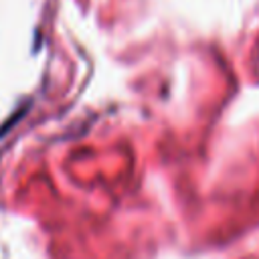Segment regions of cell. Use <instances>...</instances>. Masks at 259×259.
Segmentation results:
<instances>
[{"mask_svg": "<svg viewBox=\"0 0 259 259\" xmlns=\"http://www.w3.org/2000/svg\"><path fill=\"white\" fill-rule=\"evenodd\" d=\"M30 105H32V101H30V99H28L26 103L22 101V103H20V105H18V107H16V109H14V111H12V113H10V115L0 123V138H2L4 134H8V132H10V130H12V127H14V125H16V123L26 115V111L30 109Z\"/></svg>", "mask_w": 259, "mask_h": 259, "instance_id": "6da1fadb", "label": "cell"}]
</instances>
